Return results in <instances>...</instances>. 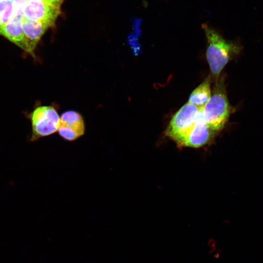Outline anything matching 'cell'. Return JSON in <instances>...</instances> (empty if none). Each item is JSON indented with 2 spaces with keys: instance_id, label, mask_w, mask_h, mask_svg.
<instances>
[{
  "instance_id": "30bf717a",
  "label": "cell",
  "mask_w": 263,
  "mask_h": 263,
  "mask_svg": "<svg viewBox=\"0 0 263 263\" xmlns=\"http://www.w3.org/2000/svg\"><path fill=\"white\" fill-rule=\"evenodd\" d=\"M210 76L207 77L191 94L188 103L203 109L211 96Z\"/></svg>"
},
{
  "instance_id": "6da1fadb",
  "label": "cell",
  "mask_w": 263,
  "mask_h": 263,
  "mask_svg": "<svg viewBox=\"0 0 263 263\" xmlns=\"http://www.w3.org/2000/svg\"><path fill=\"white\" fill-rule=\"evenodd\" d=\"M207 40V59L213 76L218 79L227 63L240 52L236 43L226 40L216 31L203 25Z\"/></svg>"
},
{
  "instance_id": "7a4b0ae2",
  "label": "cell",
  "mask_w": 263,
  "mask_h": 263,
  "mask_svg": "<svg viewBox=\"0 0 263 263\" xmlns=\"http://www.w3.org/2000/svg\"><path fill=\"white\" fill-rule=\"evenodd\" d=\"M215 81L212 94L202 110L203 118L213 132L224 128L230 113L224 79L221 77Z\"/></svg>"
},
{
  "instance_id": "9a60e30c",
  "label": "cell",
  "mask_w": 263,
  "mask_h": 263,
  "mask_svg": "<svg viewBox=\"0 0 263 263\" xmlns=\"http://www.w3.org/2000/svg\"></svg>"
},
{
  "instance_id": "7c38bea8",
  "label": "cell",
  "mask_w": 263,
  "mask_h": 263,
  "mask_svg": "<svg viewBox=\"0 0 263 263\" xmlns=\"http://www.w3.org/2000/svg\"><path fill=\"white\" fill-rule=\"evenodd\" d=\"M28 0H13L14 16L22 15L25 5Z\"/></svg>"
},
{
  "instance_id": "3957f363",
  "label": "cell",
  "mask_w": 263,
  "mask_h": 263,
  "mask_svg": "<svg viewBox=\"0 0 263 263\" xmlns=\"http://www.w3.org/2000/svg\"><path fill=\"white\" fill-rule=\"evenodd\" d=\"M60 117L53 107L40 106L31 114L32 132V142L56 132L59 127Z\"/></svg>"
},
{
  "instance_id": "8fae6325",
  "label": "cell",
  "mask_w": 263,
  "mask_h": 263,
  "mask_svg": "<svg viewBox=\"0 0 263 263\" xmlns=\"http://www.w3.org/2000/svg\"><path fill=\"white\" fill-rule=\"evenodd\" d=\"M13 17V1L0 0V26L8 22Z\"/></svg>"
},
{
  "instance_id": "52a82bcc",
  "label": "cell",
  "mask_w": 263,
  "mask_h": 263,
  "mask_svg": "<svg viewBox=\"0 0 263 263\" xmlns=\"http://www.w3.org/2000/svg\"><path fill=\"white\" fill-rule=\"evenodd\" d=\"M201 110L197 120L192 129L183 137L176 141L180 147L199 148L209 140L213 132L204 121Z\"/></svg>"
},
{
  "instance_id": "277c9868",
  "label": "cell",
  "mask_w": 263,
  "mask_h": 263,
  "mask_svg": "<svg viewBox=\"0 0 263 263\" xmlns=\"http://www.w3.org/2000/svg\"><path fill=\"white\" fill-rule=\"evenodd\" d=\"M201 109L188 102L185 104L172 116L166 135L175 142L181 138L194 126Z\"/></svg>"
},
{
  "instance_id": "9c48e42d",
  "label": "cell",
  "mask_w": 263,
  "mask_h": 263,
  "mask_svg": "<svg viewBox=\"0 0 263 263\" xmlns=\"http://www.w3.org/2000/svg\"><path fill=\"white\" fill-rule=\"evenodd\" d=\"M23 20V15L14 16L0 27V34L25 51V43L22 27Z\"/></svg>"
},
{
  "instance_id": "5bb4252c",
  "label": "cell",
  "mask_w": 263,
  "mask_h": 263,
  "mask_svg": "<svg viewBox=\"0 0 263 263\" xmlns=\"http://www.w3.org/2000/svg\"><path fill=\"white\" fill-rule=\"evenodd\" d=\"M29 0L34 1H45V0Z\"/></svg>"
},
{
  "instance_id": "ba28073f",
  "label": "cell",
  "mask_w": 263,
  "mask_h": 263,
  "mask_svg": "<svg viewBox=\"0 0 263 263\" xmlns=\"http://www.w3.org/2000/svg\"><path fill=\"white\" fill-rule=\"evenodd\" d=\"M22 27L25 38V51L33 54L39 40L50 27L42 22L31 21L24 18L23 20Z\"/></svg>"
},
{
  "instance_id": "8992f818",
  "label": "cell",
  "mask_w": 263,
  "mask_h": 263,
  "mask_svg": "<svg viewBox=\"0 0 263 263\" xmlns=\"http://www.w3.org/2000/svg\"><path fill=\"white\" fill-rule=\"evenodd\" d=\"M85 130L82 116L74 111L65 112L60 117L58 132L64 139L73 141L82 136Z\"/></svg>"
},
{
  "instance_id": "4fadbf2b",
  "label": "cell",
  "mask_w": 263,
  "mask_h": 263,
  "mask_svg": "<svg viewBox=\"0 0 263 263\" xmlns=\"http://www.w3.org/2000/svg\"><path fill=\"white\" fill-rule=\"evenodd\" d=\"M63 1V0H45L46 2L59 8H60Z\"/></svg>"
},
{
  "instance_id": "5b68a950",
  "label": "cell",
  "mask_w": 263,
  "mask_h": 263,
  "mask_svg": "<svg viewBox=\"0 0 263 263\" xmlns=\"http://www.w3.org/2000/svg\"><path fill=\"white\" fill-rule=\"evenodd\" d=\"M60 13V8L47 2L28 0L22 15L23 18L27 20L41 22L51 27L54 25Z\"/></svg>"
}]
</instances>
